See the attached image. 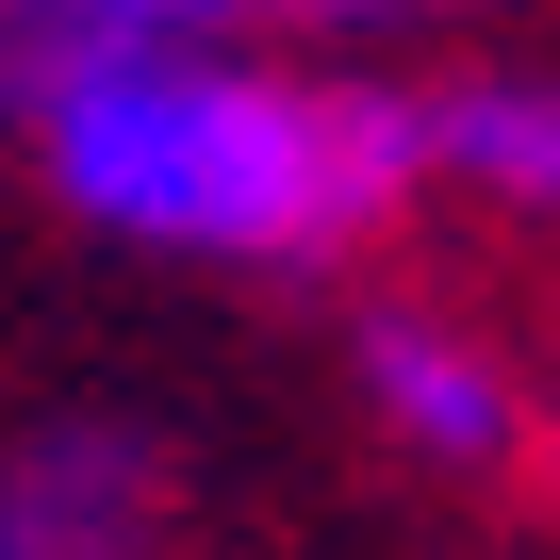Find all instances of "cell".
I'll list each match as a JSON object with an SVG mask.
<instances>
[{
	"label": "cell",
	"instance_id": "cell-1",
	"mask_svg": "<svg viewBox=\"0 0 560 560\" xmlns=\"http://www.w3.org/2000/svg\"><path fill=\"white\" fill-rule=\"evenodd\" d=\"M34 149L83 231L214 247V264H330L429 165V100L412 83H280L247 50H165V67L67 83L34 116Z\"/></svg>",
	"mask_w": 560,
	"mask_h": 560
},
{
	"label": "cell",
	"instance_id": "cell-2",
	"mask_svg": "<svg viewBox=\"0 0 560 560\" xmlns=\"http://www.w3.org/2000/svg\"><path fill=\"white\" fill-rule=\"evenodd\" d=\"M149 527H165L149 429H50L0 462V560H149Z\"/></svg>",
	"mask_w": 560,
	"mask_h": 560
},
{
	"label": "cell",
	"instance_id": "cell-3",
	"mask_svg": "<svg viewBox=\"0 0 560 560\" xmlns=\"http://www.w3.org/2000/svg\"><path fill=\"white\" fill-rule=\"evenodd\" d=\"M247 18H280V0H0V100H67L100 67H165V50H231Z\"/></svg>",
	"mask_w": 560,
	"mask_h": 560
},
{
	"label": "cell",
	"instance_id": "cell-4",
	"mask_svg": "<svg viewBox=\"0 0 560 560\" xmlns=\"http://www.w3.org/2000/svg\"><path fill=\"white\" fill-rule=\"evenodd\" d=\"M363 396H380L429 462H511V429H527L511 380H494L445 314H363Z\"/></svg>",
	"mask_w": 560,
	"mask_h": 560
},
{
	"label": "cell",
	"instance_id": "cell-5",
	"mask_svg": "<svg viewBox=\"0 0 560 560\" xmlns=\"http://www.w3.org/2000/svg\"><path fill=\"white\" fill-rule=\"evenodd\" d=\"M429 165L560 214V83L544 67H478V83H429Z\"/></svg>",
	"mask_w": 560,
	"mask_h": 560
},
{
	"label": "cell",
	"instance_id": "cell-6",
	"mask_svg": "<svg viewBox=\"0 0 560 560\" xmlns=\"http://www.w3.org/2000/svg\"><path fill=\"white\" fill-rule=\"evenodd\" d=\"M280 18H330V34H363V18H445V0H280Z\"/></svg>",
	"mask_w": 560,
	"mask_h": 560
}]
</instances>
